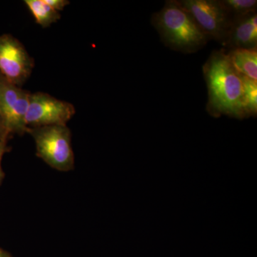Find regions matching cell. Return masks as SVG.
I'll use <instances>...</instances> for the list:
<instances>
[{
  "label": "cell",
  "instance_id": "6da1fadb",
  "mask_svg": "<svg viewBox=\"0 0 257 257\" xmlns=\"http://www.w3.org/2000/svg\"><path fill=\"white\" fill-rule=\"evenodd\" d=\"M203 74L208 91L206 109L211 116L248 118L243 99V75L231 63L224 49L211 52L203 66Z\"/></svg>",
  "mask_w": 257,
  "mask_h": 257
},
{
  "label": "cell",
  "instance_id": "4fadbf2b",
  "mask_svg": "<svg viewBox=\"0 0 257 257\" xmlns=\"http://www.w3.org/2000/svg\"><path fill=\"white\" fill-rule=\"evenodd\" d=\"M8 140H0V187L3 183V179L5 178V173L2 167V160H3V156L5 154L10 151L9 147L8 145Z\"/></svg>",
  "mask_w": 257,
  "mask_h": 257
},
{
  "label": "cell",
  "instance_id": "9c48e42d",
  "mask_svg": "<svg viewBox=\"0 0 257 257\" xmlns=\"http://www.w3.org/2000/svg\"><path fill=\"white\" fill-rule=\"evenodd\" d=\"M227 55L238 72L257 82V49H234Z\"/></svg>",
  "mask_w": 257,
  "mask_h": 257
},
{
  "label": "cell",
  "instance_id": "7c38bea8",
  "mask_svg": "<svg viewBox=\"0 0 257 257\" xmlns=\"http://www.w3.org/2000/svg\"><path fill=\"white\" fill-rule=\"evenodd\" d=\"M244 106L247 117L256 116L257 82L243 76Z\"/></svg>",
  "mask_w": 257,
  "mask_h": 257
},
{
  "label": "cell",
  "instance_id": "9a60e30c",
  "mask_svg": "<svg viewBox=\"0 0 257 257\" xmlns=\"http://www.w3.org/2000/svg\"><path fill=\"white\" fill-rule=\"evenodd\" d=\"M10 138H11V136H10L8 130H7L4 120H3V116L0 114V140H9Z\"/></svg>",
  "mask_w": 257,
  "mask_h": 257
},
{
  "label": "cell",
  "instance_id": "8fae6325",
  "mask_svg": "<svg viewBox=\"0 0 257 257\" xmlns=\"http://www.w3.org/2000/svg\"><path fill=\"white\" fill-rule=\"evenodd\" d=\"M234 20L256 13V0H221Z\"/></svg>",
  "mask_w": 257,
  "mask_h": 257
},
{
  "label": "cell",
  "instance_id": "30bf717a",
  "mask_svg": "<svg viewBox=\"0 0 257 257\" xmlns=\"http://www.w3.org/2000/svg\"><path fill=\"white\" fill-rule=\"evenodd\" d=\"M25 3L35 22L42 28H48L61 18L60 13L52 9L45 0H25Z\"/></svg>",
  "mask_w": 257,
  "mask_h": 257
},
{
  "label": "cell",
  "instance_id": "52a82bcc",
  "mask_svg": "<svg viewBox=\"0 0 257 257\" xmlns=\"http://www.w3.org/2000/svg\"><path fill=\"white\" fill-rule=\"evenodd\" d=\"M35 62L26 48L10 34L0 36V74L18 87L28 81Z\"/></svg>",
  "mask_w": 257,
  "mask_h": 257
},
{
  "label": "cell",
  "instance_id": "5bb4252c",
  "mask_svg": "<svg viewBox=\"0 0 257 257\" xmlns=\"http://www.w3.org/2000/svg\"><path fill=\"white\" fill-rule=\"evenodd\" d=\"M45 1L52 9L58 13L62 11L67 5L70 4L67 0H45Z\"/></svg>",
  "mask_w": 257,
  "mask_h": 257
},
{
  "label": "cell",
  "instance_id": "8992f818",
  "mask_svg": "<svg viewBox=\"0 0 257 257\" xmlns=\"http://www.w3.org/2000/svg\"><path fill=\"white\" fill-rule=\"evenodd\" d=\"M31 92L7 80L0 74V114L10 136L27 133L26 115Z\"/></svg>",
  "mask_w": 257,
  "mask_h": 257
},
{
  "label": "cell",
  "instance_id": "5b68a950",
  "mask_svg": "<svg viewBox=\"0 0 257 257\" xmlns=\"http://www.w3.org/2000/svg\"><path fill=\"white\" fill-rule=\"evenodd\" d=\"M68 101L60 100L45 92L31 93L26 115L28 128L67 125L75 114Z\"/></svg>",
  "mask_w": 257,
  "mask_h": 257
},
{
  "label": "cell",
  "instance_id": "277c9868",
  "mask_svg": "<svg viewBox=\"0 0 257 257\" xmlns=\"http://www.w3.org/2000/svg\"><path fill=\"white\" fill-rule=\"evenodd\" d=\"M209 40L223 45L235 20L221 0H177Z\"/></svg>",
  "mask_w": 257,
  "mask_h": 257
},
{
  "label": "cell",
  "instance_id": "2e32d148",
  "mask_svg": "<svg viewBox=\"0 0 257 257\" xmlns=\"http://www.w3.org/2000/svg\"><path fill=\"white\" fill-rule=\"evenodd\" d=\"M0 257H14L8 251H5L3 248H0Z\"/></svg>",
  "mask_w": 257,
  "mask_h": 257
},
{
  "label": "cell",
  "instance_id": "ba28073f",
  "mask_svg": "<svg viewBox=\"0 0 257 257\" xmlns=\"http://www.w3.org/2000/svg\"><path fill=\"white\" fill-rule=\"evenodd\" d=\"M251 15L235 20L227 39L222 45L224 48L229 50L257 49V27L253 26L250 22Z\"/></svg>",
  "mask_w": 257,
  "mask_h": 257
},
{
  "label": "cell",
  "instance_id": "7a4b0ae2",
  "mask_svg": "<svg viewBox=\"0 0 257 257\" xmlns=\"http://www.w3.org/2000/svg\"><path fill=\"white\" fill-rule=\"evenodd\" d=\"M151 23L164 45L184 54L202 50L209 38L177 0H167L163 8L152 15Z\"/></svg>",
  "mask_w": 257,
  "mask_h": 257
},
{
  "label": "cell",
  "instance_id": "3957f363",
  "mask_svg": "<svg viewBox=\"0 0 257 257\" xmlns=\"http://www.w3.org/2000/svg\"><path fill=\"white\" fill-rule=\"evenodd\" d=\"M35 141L36 155L52 169L69 172L74 168L72 133L67 125L28 128Z\"/></svg>",
  "mask_w": 257,
  "mask_h": 257
}]
</instances>
